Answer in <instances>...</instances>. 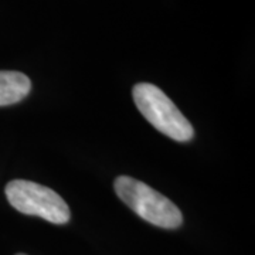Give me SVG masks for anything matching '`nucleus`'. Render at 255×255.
<instances>
[{
    "label": "nucleus",
    "mask_w": 255,
    "mask_h": 255,
    "mask_svg": "<svg viewBox=\"0 0 255 255\" xmlns=\"http://www.w3.org/2000/svg\"><path fill=\"white\" fill-rule=\"evenodd\" d=\"M132 97L140 114L159 132L177 142L193 139L194 129L191 124L159 87L139 82L132 90Z\"/></svg>",
    "instance_id": "2"
},
{
    "label": "nucleus",
    "mask_w": 255,
    "mask_h": 255,
    "mask_svg": "<svg viewBox=\"0 0 255 255\" xmlns=\"http://www.w3.org/2000/svg\"><path fill=\"white\" fill-rule=\"evenodd\" d=\"M118 197L140 219L160 228L180 227L183 214L173 201L145 183L129 176H119L114 183Z\"/></svg>",
    "instance_id": "1"
},
{
    "label": "nucleus",
    "mask_w": 255,
    "mask_h": 255,
    "mask_svg": "<svg viewBox=\"0 0 255 255\" xmlns=\"http://www.w3.org/2000/svg\"><path fill=\"white\" fill-rule=\"evenodd\" d=\"M16 255H26V254H16Z\"/></svg>",
    "instance_id": "5"
},
{
    "label": "nucleus",
    "mask_w": 255,
    "mask_h": 255,
    "mask_svg": "<svg viewBox=\"0 0 255 255\" xmlns=\"http://www.w3.org/2000/svg\"><path fill=\"white\" fill-rule=\"evenodd\" d=\"M4 191L10 204L23 214L41 217L53 224L70 221L68 204L50 187L28 180H11Z\"/></svg>",
    "instance_id": "3"
},
{
    "label": "nucleus",
    "mask_w": 255,
    "mask_h": 255,
    "mask_svg": "<svg viewBox=\"0 0 255 255\" xmlns=\"http://www.w3.org/2000/svg\"><path fill=\"white\" fill-rule=\"evenodd\" d=\"M31 90V81L18 71H0V107L13 105L24 100Z\"/></svg>",
    "instance_id": "4"
}]
</instances>
